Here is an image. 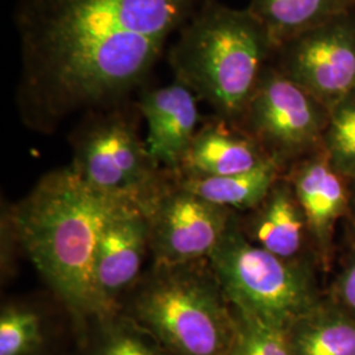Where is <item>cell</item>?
<instances>
[{
	"mask_svg": "<svg viewBox=\"0 0 355 355\" xmlns=\"http://www.w3.org/2000/svg\"><path fill=\"white\" fill-rule=\"evenodd\" d=\"M205 0H17V104L51 130L64 116L125 102Z\"/></svg>",
	"mask_w": 355,
	"mask_h": 355,
	"instance_id": "obj_1",
	"label": "cell"
},
{
	"mask_svg": "<svg viewBox=\"0 0 355 355\" xmlns=\"http://www.w3.org/2000/svg\"><path fill=\"white\" fill-rule=\"evenodd\" d=\"M127 205L133 204L92 189L67 166L41 178L13 208L16 237L66 308L76 340L99 318L92 263L103 228Z\"/></svg>",
	"mask_w": 355,
	"mask_h": 355,
	"instance_id": "obj_2",
	"label": "cell"
},
{
	"mask_svg": "<svg viewBox=\"0 0 355 355\" xmlns=\"http://www.w3.org/2000/svg\"><path fill=\"white\" fill-rule=\"evenodd\" d=\"M277 45L249 8L205 0L178 32L167 61L174 78L208 103L216 116L240 125Z\"/></svg>",
	"mask_w": 355,
	"mask_h": 355,
	"instance_id": "obj_3",
	"label": "cell"
},
{
	"mask_svg": "<svg viewBox=\"0 0 355 355\" xmlns=\"http://www.w3.org/2000/svg\"><path fill=\"white\" fill-rule=\"evenodd\" d=\"M120 313L170 355H229L234 315L209 261L154 266Z\"/></svg>",
	"mask_w": 355,
	"mask_h": 355,
	"instance_id": "obj_4",
	"label": "cell"
},
{
	"mask_svg": "<svg viewBox=\"0 0 355 355\" xmlns=\"http://www.w3.org/2000/svg\"><path fill=\"white\" fill-rule=\"evenodd\" d=\"M137 105L94 108L70 137L71 167L92 189L148 215L175 174L157 165L139 135Z\"/></svg>",
	"mask_w": 355,
	"mask_h": 355,
	"instance_id": "obj_5",
	"label": "cell"
},
{
	"mask_svg": "<svg viewBox=\"0 0 355 355\" xmlns=\"http://www.w3.org/2000/svg\"><path fill=\"white\" fill-rule=\"evenodd\" d=\"M208 261L230 306L277 329L321 304L304 267L257 246L234 217Z\"/></svg>",
	"mask_w": 355,
	"mask_h": 355,
	"instance_id": "obj_6",
	"label": "cell"
},
{
	"mask_svg": "<svg viewBox=\"0 0 355 355\" xmlns=\"http://www.w3.org/2000/svg\"><path fill=\"white\" fill-rule=\"evenodd\" d=\"M328 120L329 110L324 104L270 64L240 125L280 164L321 144Z\"/></svg>",
	"mask_w": 355,
	"mask_h": 355,
	"instance_id": "obj_7",
	"label": "cell"
},
{
	"mask_svg": "<svg viewBox=\"0 0 355 355\" xmlns=\"http://www.w3.org/2000/svg\"><path fill=\"white\" fill-rule=\"evenodd\" d=\"M330 111L355 91V11L282 44L271 61Z\"/></svg>",
	"mask_w": 355,
	"mask_h": 355,
	"instance_id": "obj_8",
	"label": "cell"
},
{
	"mask_svg": "<svg viewBox=\"0 0 355 355\" xmlns=\"http://www.w3.org/2000/svg\"><path fill=\"white\" fill-rule=\"evenodd\" d=\"M154 266L208 261L225 234L233 214L184 189L177 175L149 212Z\"/></svg>",
	"mask_w": 355,
	"mask_h": 355,
	"instance_id": "obj_9",
	"label": "cell"
},
{
	"mask_svg": "<svg viewBox=\"0 0 355 355\" xmlns=\"http://www.w3.org/2000/svg\"><path fill=\"white\" fill-rule=\"evenodd\" d=\"M150 252V221L136 205L116 212L104 225L92 263V290L98 316L120 312L123 296L141 279V268Z\"/></svg>",
	"mask_w": 355,
	"mask_h": 355,
	"instance_id": "obj_10",
	"label": "cell"
},
{
	"mask_svg": "<svg viewBox=\"0 0 355 355\" xmlns=\"http://www.w3.org/2000/svg\"><path fill=\"white\" fill-rule=\"evenodd\" d=\"M198 96L174 79L165 87L141 89L136 103L148 124L146 146L155 164L177 175L198 129Z\"/></svg>",
	"mask_w": 355,
	"mask_h": 355,
	"instance_id": "obj_11",
	"label": "cell"
},
{
	"mask_svg": "<svg viewBox=\"0 0 355 355\" xmlns=\"http://www.w3.org/2000/svg\"><path fill=\"white\" fill-rule=\"evenodd\" d=\"M270 159L248 132L216 116L198 129L177 175L228 177L254 170Z\"/></svg>",
	"mask_w": 355,
	"mask_h": 355,
	"instance_id": "obj_12",
	"label": "cell"
},
{
	"mask_svg": "<svg viewBox=\"0 0 355 355\" xmlns=\"http://www.w3.org/2000/svg\"><path fill=\"white\" fill-rule=\"evenodd\" d=\"M343 178L324 152L300 164L292 175V189L304 212L308 232L321 249L328 248L334 225L349 203Z\"/></svg>",
	"mask_w": 355,
	"mask_h": 355,
	"instance_id": "obj_13",
	"label": "cell"
},
{
	"mask_svg": "<svg viewBox=\"0 0 355 355\" xmlns=\"http://www.w3.org/2000/svg\"><path fill=\"white\" fill-rule=\"evenodd\" d=\"M246 237L283 259L295 261L304 243L308 224L290 183L278 182L259 204Z\"/></svg>",
	"mask_w": 355,
	"mask_h": 355,
	"instance_id": "obj_14",
	"label": "cell"
},
{
	"mask_svg": "<svg viewBox=\"0 0 355 355\" xmlns=\"http://www.w3.org/2000/svg\"><path fill=\"white\" fill-rule=\"evenodd\" d=\"M355 0H250V12L265 26L277 49L330 19L354 10Z\"/></svg>",
	"mask_w": 355,
	"mask_h": 355,
	"instance_id": "obj_15",
	"label": "cell"
},
{
	"mask_svg": "<svg viewBox=\"0 0 355 355\" xmlns=\"http://www.w3.org/2000/svg\"><path fill=\"white\" fill-rule=\"evenodd\" d=\"M279 166L270 159L257 168L228 177H179V183L209 203L223 208L254 209L279 179Z\"/></svg>",
	"mask_w": 355,
	"mask_h": 355,
	"instance_id": "obj_16",
	"label": "cell"
},
{
	"mask_svg": "<svg viewBox=\"0 0 355 355\" xmlns=\"http://www.w3.org/2000/svg\"><path fill=\"white\" fill-rule=\"evenodd\" d=\"M295 355H355V320L322 304L286 331Z\"/></svg>",
	"mask_w": 355,
	"mask_h": 355,
	"instance_id": "obj_17",
	"label": "cell"
},
{
	"mask_svg": "<svg viewBox=\"0 0 355 355\" xmlns=\"http://www.w3.org/2000/svg\"><path fill=\"white\" fill-rule=\"evenodd\" d=\"M76 341L79 355H170L148 331L120 312L96 318Z\"/></svg>",
	"mask_w": 355,
	"mask_h": 355,
	"instance_id": "obj_18",
	"label": "cell"
},
{
	"mask_svg": "<svg viewBox=\"0 0 355 355\" xmlns=\"http://www.w3.org/2000/svg\"><path fill=\"white\" fill-rule=\"evenodd\" d=\"M51 336L44 316L28 305L3 306L0 355H48Z\"/></svg>",
	"mask_w": 355,
	"mask_h": 355,
	"instance_id": "obj_19",
	"label": "cell"
},
{
	"mask_svg": "<svg viewBox=\"0 0 355 355\" xmlns=\"http://www.w3.org/2000/svg\"><path fill=\"white\" fill-rule=\"evenodd\" d=\"M321 144L333 167L355 179V91L330 108Z\"/></svg>",
	"mask_w": 355,
	"mask_h": 355,
	"instance_id": "obj_20",
	"label": "cell"
},
{
	"mask_svg": "<svg viewBox=\"0 0 355 355\" xmlns=\"http://www.w3.org/2000/svg\"><path fill=\"white\" fill-rule=\"evenodd\" d=\"M232 309L234 334L229 355H295L286 331Z\"/></svg>",
	"mask_w": 355,
	"mask_h": 355,
	"instance_id": "obj_21",
	"label": "cell"
},
{
	"mask_svg": "<svg viewBox=\"0 0 355 355\" xmlns=\"http://www.w3.org/2000/svg\"><path fill=\"white\" fill-rule=\"evenodd\" d=\"M337 297L343 312L355 320V258L345 267L337 282Z\"/></svg>",
	"mask_w": 355,
	"mask_h": 355,
	"instance_id": "obj_22",
	"label": "cell"
}]
</instances>
